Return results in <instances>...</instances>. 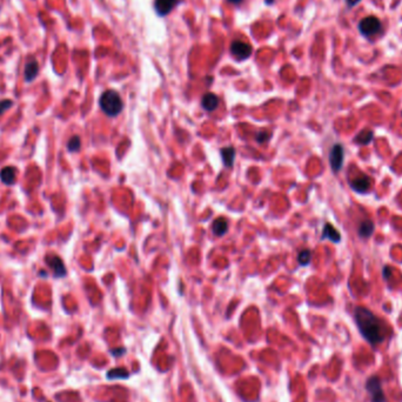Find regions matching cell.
Wrapping results in <instances>:
<instances>
[{
	"label": "cell",
	"mask_w": 402,
	"mask_h": 402,
	"mask_svg": "<svg viewBox=\"0 0 402 402\" xmlns=\"http://www.w3.org/2000/svg\"><path fill=\"white\" fill-rule=\"evenodd\" d=\"M80 145H81L80 138L79 136L74 135V136H72V138L70 139V141H68L67 148L70 152H78L80 149Z\"/></svg>",
	"instance_id": "18"
},
{
	"label": "cell",
	"mask_w": 402,
	"mask_h": 402,
	"mask_svg": "<svg viewBox=\"0 0 402 402\" xmlns=\"http://www.w3.org/2000/svg\"><path fill=\"white\" fill-rule=\"evenodd\" d=\"M180 2L181 0H155L154 8L159 15L165 17V15L169 14Z\"/></svg>",
	"instance_id": "7"
},
{
	"label": "cell",
	"mask_w": 402,
	"mask_h": 402,
	"mask_svg": "<svg viewBox=\"0 0 402 402\" xmlns=\"http://www.w3.org/2000/svg\"><path fill=\"white\" fill-rule=\"evenodd\" d=\"M360 1L361 0H346V2H347V5L349 6V7H353V6L358 5Z\"/></svg>",
	"instance_id": "21"
},
{
	"label": "cell",
	"mask_w": 402,
	"mask_h": 402,
	"mask_svg": "<svg viewBox=\"0 0 402 402\" xmlns=\"http://www.w3.org/2000/svg\"><path fill=\"white\" fill-rule=\"evenodd\" d=\"M39 72V65L38 61L35 59L31 58L25 65V71H24V77L25 80L27 83H32L35 79V77L38 76Z\"/></svg>",
	"instance_id": "10"
},
{
	"label": "cell",
	"mask_w": 402,
	"mask_h": 402,
	"mask_svg": "<svg viewBox=\"0 0 402 402\" xmlns=\"http://www.w3.org/2000/svg\"><path fill=\"white\" fill-rule=\"evenodd\" d=\"M366 390L371 395L372 402H386L381 381L378 377H372L371 379H368L367 384H366Z\"/></svg>",
	"instance_id": "4"
},
{
	"label": "cell",
	"mask_w": 402,
	"mask_h": 402,
	"mask_svg": "<svg viewBox=\"0 0 402 402\" xmlns=\"http://www.w3.org/2000/svg\"><path fill=\"white\" fill-rule=\"evenodd\" d=\"M322 239H329L333 243H339L340 239H341V235H340L339 232L331 224H326L325 228H323Z\"/></svg>",
	"instance_id": "13"
},
{
	"label": "cell",
	"mask_w": 402,
	"mask_h": 402,
	"mask_svg": "<svg viewBox=\"0 0 402 402\" xmlns=\"http://www.w3.org/2000/svg\"><path fill=\"white\" fill-rule=\"evenodd\" d=\"M12 105H13L12 100H2V101H0V116H1L2 113H5L6 111H7Z\"/></svg>",
	"instance_id": "20"
},
{
	"label": "cell",
	"mask_w": 402,
	"mask_h": 402,
	"mask_svg": "<svg viewBox=\"0 0 402 402\" xmlns=\"http://www.w3.org/2000/svg\"><path fill=\"white\" fill-rule=\"evenodd\" d=\"M355 321L362 336L371 345H379L385 339L384 323L371 310L364 307L355 309Z\"/></svg>",
	"instance_id": "1"
},
{
	"label": "cell",
	"mask_w": 402,
	"mask_h": 402,
	"mask_svg": "<svg viewBox=\"0 0 402 402\" xmlns=\"http://www.w3.org/2000/svg\"><path fill=\"white\" fill-rule=\"evenodd\" d=\"M253 48L247 42L241 40H235L231 44V53L238 60H246L251 57Z\"/></svg>",
	"instance_id": "5"
},
{
	"label": "cell",
	"mask_w": 402,
	"mask_h": 402,
	"mask_svg": "<svg viewBox=\"0 0 402 402\" xmlns=\"http://www.w3.org/2000/svg\"><path fill=\"white\" fill-rule=\"evenodd\" d=\"M381 21L379 20V18L374 17V15L362 19L360 24H359V29H360L361 34L365 35L366 38H371L377 35L381 31Z\"/></svg>",
	"instance_id": "3"
},
{
	"label": "cell",
	"mask_w": 402,
	"mask_h": 402,
	"mask_svg": "<svg viewBox=\"0 0 402 402\" xmlns=\"http://www.w3.org/2000/svg\"><path fill=\"white\" fill-rule=\"evenodd\" d=\"M228 1H230L231 4L238 5V4H240V2H243V0H228Z\"/></svg>",
	"instance_id": "22"
},
{
	"label": "cell",
	"mask_w": 402,
	"mask_h": 402,
	"mask_svg": "<svg viewBox=\"0 0 402 402\" xmlns=\"http://www.w3.org/2000/svg\"><path fill=\"white\" fill-rule=\"evenodd\" d=\"M372 180L367 175H360L351 182V187L358 193H366L371 188Z\"/></svg>",
	"instance_id": "9"
},
{
	"label": "cell",
	"mask_w": 402,
	"mask_h": 402,
	"mask_svg": "<svg viewBox=\"0 0 402 402\" xmlns=\"http://www.w3.org/2000/svg\"><path fill=\"white\" fill-rule=\"evenodd\" d=\"M201 105L204 107V110L212 112V111H214L219 106V98L214 93H206L202 97Z\"/></svg>",
	"instance_id": "11"
},
{
	"label": "cell",
	"mask_w": 402,
	"mask_h": 402,
	"mask_svg": "<svg viewBox=\"0 0 402 402\" xmlns=\"http://www.w3.org/2000/svg\"><path fill=\"white\" fill-rule=\"evenodd\" d=\"M99 105L100 109L103 110V112L105 113L106 116L112 118L119 116L124 109V103L122 97L119 96V93L113 90H109L101 94L99 99Z\"/></svg>",
	"instance_id": "2"
},
{
	"label": "cell",
	"mask_w": 402,
	"mask_h": 402,
	"mask_svg": "<svg viewBox=\"0 0 402 402\" xmlns=\"http://www.w3.org/2000/svg\"><path fill=\"white\" fill-rule=\"evenodd\" d=\"M310 257H312V254H310V251L308 250H303L300 252L299 257H297V260H299V264L302 265V266H307L310 263Z\"/></svg>",
	"instance_id": "19"
},
{
	"label": "cell",
	"mask_w": 402,
	"mask_h": 402,
	"mask_svg": "<svg viewBox=\"0 0 402 402\" xmlns=\"http://www.w3.org/2000/svg\"><path fill=\"white\" fill-rule=\"evenodd\" d=\"M374 231V224L369 220H365L364 222H361L360 227H359V235L361 238H368L371 237L372 233Z\"/></svg>",
	"instance_id": "16"
},
{
	"label": "cell",
	"mask_w": 402,
	"mask_h": 402,
	"mask_svg": "<svg viewBox=\"0 0 402 402\" xmlns=\"http://www.w3.org/2000/svg\"><path fill=\"white\" fill-rule=\"evenodd\" d=\"M221 156L222 161H224L226 167H232L233 166L234 159H235V149L233 147H226V148L221 149Z\"/></svg>",
	"instance_id": "15"
},
{
	"label": "cell",
	"mask_w": 402,
	"mask_h": 402,
	"mask_svg": "<svg viewBox=\"0 0 402 402\" xmlns=\"http://www.w3.org/2000/svg\"><path fill=\"white\" fill-rule=\"evenodd\" d=\"M372 139H373V132L372 131H362V132L359 134L358 136H356L355 141L361 143V145H367L372 141Z\"/></svg>",
	"instance_id": "17"
},
{
	"label": "cell",
	"mask_w": 402,
	"mask_h": 402,
	"mask_svg": "<svg viewBox=\"0 0 402 402\" xmlns=\"http://www.w3.org/2000/svg\"><path fill=\"white\" fill-rule=\"evenodd\" d=\"M212 231L215 235L218 237H222L227 233L228 231V222L225 220L224 218H218L215 219L213 222V226H212Z\"/></svg>",
	"instance_id": "12"
},
{
	"label": "cell",
	"mask_w": 402,
	"mask_h": 402,
	"mask_svg": "<svg viewBox=\"0 0 402 402\" xmlns=\"http://www.w3.org/2000/svg\"><path fill=\"white\" fill-rule=\"evenodd\" d=\"M329 162L334 172H339L341 169L342 163H344V148L341 145L333 146L331 154H329Z\"/></svg>",
	"instance_id": "6"
},
{
	"label": "cell",
	"mask_w": 402,
	"mask_h": 402,
	"mask_svg": "<svg viewBox=\"0 0 402 402\" xmlns=\"http://www.w3.org/2000/svg\"><path fill=\"white\" fill-rule=\"evenodd\" d=\"M46 263L48 266L51 267V269L53 270L54 275L57 277H61L66 274V268H65L63 260H61L59 257H55V256L47 257Z\"/></svg>",
	"instance_id": "8"
},
{
	"label": "cell",
	"mask_w": 402,
	"mask_h": 402,
	"mask_svg": "<svg viewBox=\"0 0 402 402\" xmlns=\"http://www.w3.org/2000/svg\"><path fill=\"white\" fill-rule=\"evenodd\" d=\"M0 179L4 184L12 185L15 180V168L11 167V166L2 168L1 172H0Z\"/></svg>",
	"instance_id": "14"
}]
</instances>
